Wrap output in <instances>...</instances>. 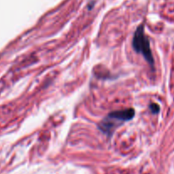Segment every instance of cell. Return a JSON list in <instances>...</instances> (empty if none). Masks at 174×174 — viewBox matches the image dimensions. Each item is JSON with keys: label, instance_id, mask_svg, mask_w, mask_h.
<instances>
[{"label": "cell", "instance_id": "cell-3", "mask_svg": "<svg viewBox=\"0 0 174 174\" xmlns=\"http://www.w3.org/2000/svg\"><path fill=\"white\" fill-rule=\"evenodd\" d=\"M150 108H151V110L154 113H157V112H159V110H160V108L159 106L157 105L156 104H152L151 105H150Z\"/></svg>", "mask_w": 174, "mask_h": 174}, {"label": "cell", "instance_id": "cell-2", "mask_svg": "<svg viewBox=\"0 0 174 174\" xmlns=\"http://www.w3.org/2000/svg\"><path fill=\"white\" fill-rule=\"evenodd\" d=\"M108 117L116 119L119 121H124L131 120L134 117V110L133 109H128V110H117L114 111L108 115Z\"/></svg>", "mask_w": 174, "mask_h": 174}, {"label": "cell", "instance_id": "cell-1", "mask_svg": "<svg viewBox=\"0 0 174 174\" xmlns=\"http://www.w3.org/2000/svg\"><path fill=\"white\" fill-rule=\"evenodd\" d=\"M132 46L136 52L142 53L146 61L153 65L154 61H153L152 52L149 47V39L147 38L144 33V26H139L134 32L133 39H132Z\"/></svg>", "mask_w": 174, "mask_h": 174}]
</instances>
